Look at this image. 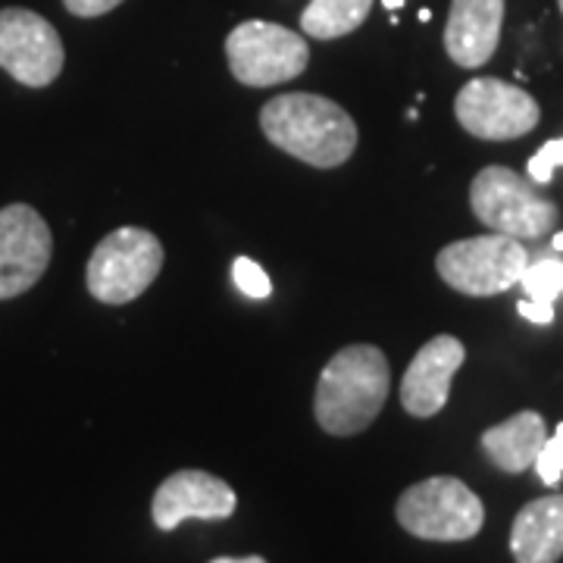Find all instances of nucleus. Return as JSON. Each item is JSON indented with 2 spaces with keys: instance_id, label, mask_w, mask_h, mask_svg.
Returning <instances> with one entry per match:
<instances>
[{
  "instance_id": "1",
  "label": "nucleus",
  "mask_w": 563,
  "mask_h": 563,
  "mask_svg": "<svg viewBox=\"0 0 563 563\" xmlns=\"http://www.w3.org/2000/svg\"><path fill=\"white\" fill-rule=\"evenodd\" d=\"M261 129L269 144L317 169H335L357 151V122L322 95L291 91L266 101Z\"/></svg>"
},
{
  "instance_id": "2",
  "label": "nucleus",
  "mask_w": 563,
  "mask_h": 563,
  "mask_svg": "<svg viewBox=\"0 0 563 563\" xmlns=\"http://www.w3.org/2000/svg\"><path fill=\"white\" fill-rule=\"evenodd\" d=\"M391 388L388 357L376 344H347L322 366L313 413L329 435H357L383 413Z\"/></svg>"
},
{
  "instance_id": "3",
  "label": "nucleus",
  "mask_w": 563,
  "mask_h": 563,
  "mask_svg": "<svg viewBox=\"0 0 563 563\" xmlns=\"http://www.w3.org/2000/svg\"><path fill=\"white\" fill-rule=\"evenodd\" d=\"M163 269V244L141 225H122L103 235L85 266L91 298L110 307L139 301Z\"/></svg>"
},
{
  "instance_id": "4",
  "label": "nucleus",
  "mask_w": 563,
  "mask_h": 563,
  "mask_svg": "<svg viewBox=\"0 0 563 563\" xmlns=\"http://www.w3.org/2000/svg\"><path fill=\"white\" fill-rule=\"evenodd\" d=\"M395 517L404 532L422 542H466L485 523L479 495L454 476H432L410 485L398 498Z\"/></svg>"
},
{
  "instance_id": "5",
  "label": "nucleus",
  "mask_w": 563,
  "mask_h": 563,
  "mask_svg": "<svg viewBox=\"0 0 563 563\" xmlns=\"http://www.w3.org/2000/svg\"><path fill=\"white\" fill-rule=\"evenodd\" d=\"M470 207L485 229L514 239H542L561 220L554 201L544 198L539 185L507 166H485L470 185Z\"/></svg>"
},
{
  "instance_id": "6",
  "label": "nucleus",
  "mask_w": 563,
  "mask_h": 563,
  "mask_svg": "<svg viewBox=\"0 0 563 563\" xmlns=\"http://www.w3.org/2000/svg\"><path fill=\"white\" fill-rule=\"evenodd\" d=\"M526 263L529 254L520 239L488 232L442 247L435 257V269L454 291L470 298H492L520 285Z\"/></svg>"
},
{
  "instance_id": "7",
  "label": "nucleus",
  "mask_w": 563,
  "mask_h": 563,
  "mask_svg": "<svg viewBox=\"0 0 563 563\" xmlns=\"http://www.w3.org/2000/svg\"><path fill=\"white\" fill-rule=\"evenodd\" d=\"M225 60L232 76L247 88H273L301 76L310 63V44L285 25L247 20L229 32Z\"/></svg>"
},
{
  "instance_id": "8",
  "label": "nucleus",
  "mask_w": 563,
  "mask_h": 563,
  "mask_svg": "<svg viewBox=\"0 0 563 563\" xmlns=\"http://www.w3.org/2000/svg\"><path fill=\"white\" fill-rule=\"evenodd\" d=\"M454 117L473 139L514 141L529 135L539 125L542 107L520 85L501 79H473L457 91Z\"/></svg>"
},
{
  "instance_id": "9",
  "label": "nucleus",
  "mask_w": 563,
  "mask_h": 563,
  "mask_svg": "<svg viewBox=\"0 0 563 563\" xmlns=\"http://www.w3.org/2000/svg\"><path fill=\"white\" fill-rule=\"evenodd\" d=\"M66 63L60 32L25 7L0 10V69L25 88H47Z\"/></svg>"
},
{
  "instance_id": "10",
  "label": "nucleus",
  "mask_w": 563,
  "mask_h": 563,
  "mask_svg": "<svg viewBox=\"0 0 563 563\" xmlns=\"http://www.w3.org/2000/svg\"><path fill=\"white\" fill-rule=\"evenodd\" d=\"M54 257V232L35 207H0V301L35 288Z\"/></svg>"
},
{
  "instance_id": "11",
  "label": "nucleus",
  "mask_w": 563,
  "mask_h": 563,
  "mask_svg": "<svg viewBox=\"0 0 563 563\" xmlns=\"http://www.w3.org/2000/svg\"><path fill=\"white\" fill-rule=\"evenodd\" d=\"M239 507L232 485L203 470H179L154 492L151 517L163 532H173L181 520H229Z\"/></svg>"
},
{
  "instance_id": "12",
  "label": "nucleus",
  "mask_w": 563,
  "mask_h": 563,
  "mask_svg": "<svg viewBox=\"0 0 563 563\" xmlns=\"http://www.w3.org/2000/svg\"><path fill=\"white\" fill-rule=\"evenodd\" d=\"M466 361V347L454 335H435L417 351L401 379V404L410 417L429 420L442 410L451 395L454 373Z\"/></svg>"
},
{
  "instance_id": "13",
  "label": "nucleus",
  "mask_w": 563,
  "mask_h": 563,
  "mask_svg": "<svg viewBox=\"0 0 563 563\" xmlns=\"http://www.w3.org/2000/svg\"><path fill=\"white\" fill-rule=\"evenodd\" d=\"M504 25V0H451L444 51L463 69H479L495 57Z\"/></svg>"
},
{
  "instance_id": "14",
  "label": "nucleus",
  "mask_w": 563,
  "mask_h": 563,
  "mask_svg": "<svg viewBox=\"0 0 563 563\" xmlns=\"http://www.w3.org/2000/svg\"><path fill=\"white\" fill-rule=\"evenodd\" d=\"M517 563H558L563 558V495H544L517 514L510 529Z\"/></svg>"
},
{
  "instance_id": "15",
  "label": "nucleus",
  "mask_w": 563,
  "mask_h": 563,
  "mask_svg": "<svg viewBox=\"0 0 563 563\" xmlns=\"http://www.w3.org/2000/svg\"><path fill=\"white\" fill-rule=\"evenodd\" d=\"M544 442H548V429H544L542 413L536 410H520L510 420L483 432V451L504 473H523L529 466H536Z\"/></svg>"
},
{
  "instance_id": "16",
  "label": "nucleus",
  "mask_w": 563,
  "mask_h": 563,
  "mask_svg": "<svg viewBox=\"0 0 563 563\" xmlns=\"http://www.w3.org/2000/svg\"><path fill=\"white\" fill-rule=\"evenodd\" d=\"M373 0H310L301 13V32L317 41H335L357 32Z\"/></svg>"
},
{
  "instance_id": "17",
  "label": "nucleus",
  "mask_w": 563,
  "mask_h": 563,
  "mask_svg": "<svg viewBox=\"0 0 563 563\" xmlns=\"http://www.w3.org/2000/svg\"><path fill=\"white\" fill-rule=\"evenodd\" d=\"M520 285L529 301L554 303L563 295V261L544 257L539 263H526Z\"/></svg>"
},
{
  "instance_id": "18",
  "label": "nucleus",
  "mask_w": 563,
  "mask_h": 563,
  "mask_svg": "<svg viewBox=\"0 0 563 563\" xmlns=\"http://www.w3.org/2000/svg\"><path fill=\"white\" fill-rule=\"evenodd\" d=\"M232 276H235L239 291H242V295H247V298H254V301L269 298V291H273L269 276L263 273L261 263H254L251 257H239V261H235V266H232Z\"/></svg>"
},
{
  "instance_id": "19",
  "label": "nucleus",
  "mask_w": 563,
  "mask_h": 563,
  "mask_svg": "<svg viewBox=\"0 0 563 563\" xmlns=\"http://www.w3.org/2000/svg\"><path fill=\"white\" fill-rule=\"evenodd\" d=\"M536 473L544 485H558L563 476V422L554 429V435L544 442L536 457Z\"/></svg>"
},
{
  "instance_id": "20",
  "label": "nucleus",
  "mask_w": 563,
  "mask_h": 563,
  "mask_svg": "<svg viewBox=\"0 0 563 563\" xmlns=\"http://www.w3.org/2000/svg\"><path fill=\"white\" fill-rule=\"evenodd\" d=\"M563 166V139H554L542 144L532 157H529V179L536 181V185H548V181L554 179V169Z\"/></svg>"
},
{
  "instance_id": "21",
  "label": "nucleus",
  "mask_w": 563,
  "mask_h": 563,
  "mask_svg": "<svg viewBox=\"0 0 563 563\" xmlns=\"http://www.w3.org/2000/svg\"><path fill=\"white\" fill-rule=\"evenodd\" d=\"M122 0H63V7L73 13V16H81V20H95V16H103L110 10H117Z\"/></svg>"
},
{
  "instance_id": "22",
  "label": "nucleus",
  "mask_w": 563,
  "mask_h": 563,
  "mask_svg": "<svg viewBox=\"0 0 563 563\" xmlns=\"http://www.w3.org/2000/svg\"><path fill=\"white\" fill-rule=\"evenodd\" d=\"M517 310H520V317L529 322H536V325H548V322H554V303H542V301H520L517 303Z\"/></svg>"
},
{
  "instance_id": "23",
  "label": "nucleus",
  "mask_w": 563,
  "mask_h": 563,
  "mask_svg": "<svg viewBox=\"0 0 563 563\" xmlns=\"http://www.w3.org/2000/svg\"><path fill=\"white\" fill-rule=\"evenodd\" d=\"M210 563H266L263 558H217V561Z\"/></svg>"
},
{
  "instance_id": "24",
  "label": "nucleus",
  "mask_w": 563,
  "mask_h": 563,
  "mask_svg": "<svg viewBox=\"0 0 563 563\" xmlns=\"http://www.w3.org/2000/svg\"><path fill=\"white\" fill-rule=\"evenodd\" d=\"M554 251H563V232H558V235H554Z\"/></svg>"
},
{
  "instance_id": "25",
  "label": "nucleus",
  "mask_w": 563,
  "mask_h": 563,
  "mask_svg": "<svg viewBox=\"0 0 563 563\" xmlns=\"http://www.w3.org/2000/svg\"><path fill=\"white\" fill-rule=\"evenodd\" d=\"M385 7H391V10H398V7H404V0H385Z\"/></svg>"
},
{
  "instance_id": "26",
  "label": "nucleus",
  "mask_w": 563,
  "mask_h": 563,
  "mask_svg": "<svg viewBox=\"0 0 563 563\" xmlns=\"http://www.w3.org/2000/svg\"><path fill=\"white\" fill-rule=\"evenodd\" d=\"M558 7H561V13H563V0H558Z\"/></svg>"
}]
</instances>
